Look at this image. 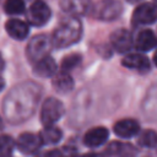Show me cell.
I'll list each match as a JSON object with an SVG mask.
<instances>
[{
  "label": "cell",
  "mask_w": 157,
  "mask_h": 157,
  "mask_svg": "<svg viewBox=\"0 0 157 157\" xmlns=\"http://www.w3.org/2000/svg\"><path fill=\"white\" fill-rule=\"evenodd\" d=\"M82 36V25L77 17L70 16L64 20L53 32L52 43L56 48H66L80 40Z\"/></svg>",
  "instance_id": "1"
},
{
  "label": "cell",
  "mask_w": 157,
  "mask_h": 157,
  "mask_svg": "<svg viewBox=\"0 0 157 157\" xmlns=\"http://www.w3.org/2000/svg\"><path fill=\"white\" fill-rule=\"evenodd\" d=\"M91 16L99 21H114L123 12V5L119 0H99L91 6Z\"/></svg>",
  "instance_id": "2"
},
{
  "label": "cell",
  "mask_w": 157,
  "mask_h": 157,
  "mask_svg": "<svg viewBox=\"0 0 157 157\" xmlns=\"http://www.w3.org/2000/svg\"><path fill=\"white\" fill-rule=\"evenodd\" d=\"M53 43L52 38L47 34H37L32 39H29L26 49V54L29 61L36 63L37 60L44 58L45 55H49V52L52 50Z\"/></svg>",
  "instance_id": "3"
},
{
  "label": "cell",
  "mask_w": 157,
  "mask_h": 157,
  "mask_svg": "<svg viewBox=\"0 0 157 157\" xmlns=\"http://www.w3.org/2000/svg\"><path fill=\"white\" fill-rule=\"evenodd\" d=\"M64 114V104L61 101L50 97L47 98L40 109V121L44 126L55 124Z\"/></svg>",
  "instance_id": "4"
},
{
  "label": "cell",
  "mask_w": 157,
  "mask_h": 157,
  "mask_svg": "<svg viewBox=\"0 0 157 157\" xmlns=\"http://www.w3.org/2000/svg\"><path fill=\"white\" fill-rule=\"evenodd\" d=\"M50 16H52V11H50L49 6L42 0L33 1L26 12L27 21L32 26L45 25L48 22V20L50 18Z\"/></svg>",
  "instance_id": "5"
},
{
  "label": "cell",
  "mask_w": 157,
  "mask_h": 157,
  "mask_svg": "<svg viewBox=\"0 0 157 157\" xmlns=\"http://www.w3.org/2000/svg\"><path fill=\"white\" fill-rule=\"evenodd\" d=\"M156 21V6L152 2H142L137 5V7L132 12L131 23L132 26H142L151 25Z\"/></svg>",
  "instance_id": "6"
},
{
  "label": "cell",
  "mask_w": 157,
  "mask_h": 157,
  "mask_svg": "<svg viewBox=\"0 0 157 157\" xmlns=\"http://www.w3.org/2000/svg\"><path fill=\"white\" fill-rule=\"evenodd\" d=\"M17 148L25 153V155H32L39 151V148L43 146L42 140L39 137V134L34 132H22L16 142Z\"/></svg>",
  "instance_id": "7"
},
{
  "label": "cell",
  "mask_w": 157,
  "mask_h": 157,
  "mask_svg": "<svg viewBox=\"0 0 157 157\" xmlns=\"http://www.w3.org/2000/svg\"><path fill=\"white\" fill-rule=\"evenodd\" d=\"M60 9L69 16L78 17L87 15L91 10V0H60Z\"/></svg>",
  "instance_id": "8"
},
{
  "label": "cell",
  "mask_w": 157,
  "mask_h": 157,
  "mask_svg": "<svg viewBox=\"0 0 157 157\" xmlns=\"http://www.w3.org/2000/svg\"><path fill=\"white\" fill-rule=\"evenodd\" d=\"M110 43L118 53H126L132 47V36L125 28L115 29L110 34Z\"/></svg>",
  "instance_id": "9"
},
{
  "label": "cell",
  "mask_w": 157,
  "mask_h": 157,
  "mask_svg": "<svg viewBox=\"0 0 157 157\" xmlns=\"http://www.w3.org/2000/svg\"><path fill=\"white\" fill-rule=\"evenodd\" d=\"M156 34L152 29H141L137 32L135 38H132V45H135L136 49L141 52L152 50L156 47Z\"/></svg>",
  "instance_id": "10"
},
{
  "label": "cell",
  "mask_w": 157,
  "mask_h": 157,
  "mask_svg": "<svg viewBox=\"0 0 157 157\" xmlns=\"http://www.w3.org/2000/svg\"><path fill=\"white\" fill-rule=\"evenodd\" d=\"M114 134L121 139H130L140 131V125L134 119H121L114 124Z\"/></svg>",
  "instance_id": "11"
},
{
  "label": "cell",
  "mask_w": 157,
  "mask_h": 157,
  "mask_svg": "<svg viewBox=\"0 0 157 157\" xmlns=\"http://www.w3.org/2000/svg\"><path fill=\"white\" fill-rule=\"evenodd\" d=\"M5 29L7 32V34L16 39V40H22L25 38H27L28 33H29V28L27 22L21 21L18 18H11L5 23Z\"/></svg>",
  "instance_id": "12"
},
{
  "label": "cell",
  "mask_w": 157,
  "mask_h": 157,
  "mask_svg": "<svg viewBox=\"0 0 157 157\" xmlns=\"http://www.w3.org/2000/svg\"><path fill=\"white\" fill-rule=\"evenodd\" d=\"M109 132L103 126H97L88 130L83 136V144L88 147H98L108 140Z\"/></svg>",
  "instance_id": "13"
},
{
  "label": "cell",
  "mask_w": 157,
  "mask_h": 157,
  "mask_svg": "<svg viewBox=\"0 0 157 157\" xmlns=\"http://www.w3.org/2000/svg\"><path fill=\"white\" fill-rule=\"evenodd\" d=\"M121 65L128 67V69L144 71V72L150 70V60H148V58H146L142 54H137V53L128 54L121 60Z\"/></svg>",
  "instance_id": "14"
},
{
  "label": "cell",
  "mask_w": 157,
  "mask_h": 157,
  "mask_svg": "<svg viewBox=\"0 0 157 157\" xmlns=\"http://www.w3.org/2000/svg\"><path fill=\"white\" fill-rule=\"evenodd\" d=\"M55 71H56V63L49 55H45L44 58L37 60L34 63V66H33L34 75H37L39 77H49V76H53L55 74Z\"/></svg>",
  "instance_id": "15"
},
{
  "label": "cell",
  "mask_w": 157,
  "mask_h": 157,
  "mask_svg": "<svg viewBox=\"0 0 157 157\" xmlns=\"http://www.w3.org/2000/svg\"><path fill=\"white\" fill-rule=\"evenodd\" d=\"M53 87L56 92L59 93H69L72 88H74V80L72 77L69 75L67 71H60L58 74H55L53 81Z\"/></svg>",
  "instance_id": "16"
},
{
  "label": "cell",
  "mask_w": 157,
  "mask_h": 157,
  "mask_svg": "<svg viewBox=\"0 0 157 157\" xmlns=\"http://www.w3.org/2000/svg\"><path fill=\"white\" fill-rule=\"evenodd\" d=\"M39 137L42 140L43 145H55L58 144L63 137V131L53 125H47L39 134Z\"/></svg>",
  "instance_id": "17"
},
{
  "label": "cell",
  "mask_w": 157,
  "mask_h": 157,
  "mask_svg": "<svg viewBox=\"0 0 157 157\" xmlns=\"http://www.w3.org/2000/svg\"><path fill=\"white\" fill-rule=\"evenodd\" d=\"M107 153H109V155H131V153H135V148L131 145L113 141L108 145Z\"/></svg>",
  "instance_id": "18"
},
{
  "label": "cell",
  "mask_w": 157,
  "mask_h": 157,
  "mask_svg": "<svg viewBox=\"0 0 157 157\" xmlns=\"http://www.w3.org/2000/svg\"><path fill=\"white\" fill-rule=\"evenodd\" d=\"M139 144L147 148H155L157 145V135L155 130H145L139 137Z\"/></svg>",
  "instance_id": "19"
},
{
  "label": "cell",
  "mask_w": 157,
  "mask_h": 157,
  "mask_svg": "<svg viewBox=\"0 0 157 157\" xmlns=\"http://www.w3.org/2000/svg\"><path fill=\"white\" fill-rule=\"evenodd\" d=\"M4 10L7 15H20L25 12L23 0H6L4 4Z\"/></svg>",
  "instance_id": "20"
},
{
  "label": "cell",
  "mask_w": 157,
  "mask_h": 157,
  "mask_svg": "<svg viewBox=\"0 0 157 157\" xmlns=\"http://www.w3.org/2000/svg\"><path fill=\"white\" fill-rule=\"evenodd\" d=\"M15 141L10 135H0V157H6L12 153Z\"/></svg>",
  "instance_id": "21"
},
{
  "label": "cell",
  "mask_w": 157,
  "mask_h": 157,
  "mask_svg": "<svg viewBox=\"0 0 157 157\" xmlns=\"http://www.w3.org/2000/svg\"><path fill=\"white\" fill-rule=\"evenodd\" d=\"M81 63V55L77 54V53H72V54H69L66 56H64L63 61H61V70L63 71H70L72 69H75L78 64Z\"/></svg>",
  "instance_id": "22"
},
{
  "label": "cell",
  "mask_w": 157,
  "mask_h": 157,
  "mask_svg": "<svg viewBox=\"0 0 157 157\" xmlns=\"http://www.w3.org/2000/svg\"><path fill=\"white\" fill-rule=\"evenodd\" d=\"M4 66H5V63H4V59H2V56H1V54H0V74H1V71L4 70Z\"/></svg>",
  "instance_id": "23"
},
{
  "label": "cell",
  "mask_w": 157,
  "mask_h": 157,
  "mask_svg": "<svg viewBox=\"0 0 157 157\" xmlns=\"http://www.w3.org/2000/svg\"><path fill=\"white\" fill-rule=\"evenodd\" d=\"M4 87H5V81H4V78L0 76V91H1Z\"/></svg>",
  "instance_id": "24"
},
{
  "label": "cell",
  "mask_w": 157,
  "mask_h": 157,
  "mask_svg": "<svg viewBox=\"0 0 157 157\" xmlns=\"http://www.w3.org/2000/svg\"><path fill=\"white\" fill-rule=\"evenodd\" d=\"M128 2H130V4H135V2H139V1H141V0H126Z\"/></svg>",
  "instance_id": "25"
},
{
  "label": "cell",
  "mask_w": 157,
  "mask_h": 157,
  "mask_svg": "<svg viewBox=\"0 0 157 157\" xmlns=\"http://www.w3.org/2000/svg\"><path fill=\"white\" fill-rule=\"evenodd\" d=\"M2 129V120H1V118H0V130Z\"/></svg>",
  "instance_id": "26"
}]
</instances>
